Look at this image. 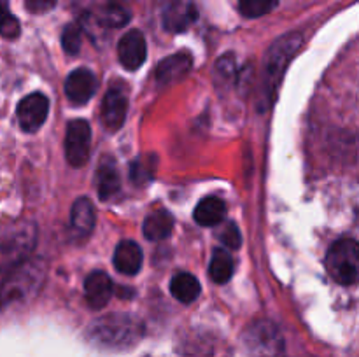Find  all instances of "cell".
I'll return each instance as SVG.
<instances>
[{"label": "cell", "instance_id": "6da1fadb", "mask_svg": "<svg viewBox=\"0 0 359 357\" xmlns=\"http://www.w3.org/2000/svg\"><path fill=\"white\" fill-rule=\"evenodd\" d=\"M304 46V35L298 31H290L280 35L276 42L269 48L265 55V69H263V98L266 105H272L277 98V90L280 86L284 74L291 59L297 56L300 48Z\"/></svg>", "mask_w": 359, "mask_h": 357}, {"label": "cell", "instance_id": "7a4b0ae2", "mask_svg": "<svg viewBox=\"0 0 359 357\" xmlns=\"http://www.w3.org/2000/svg\"><path fill=\"white\" fill-rule=\"evenodd\" d=\"M46 279V265L42 261H27L14 268L9 275L4 279L2 289H0V308L9 304L25 301L35 296L42 287Z\"/></svg>", "mask_w": 359, "mask_h": 357}, {"label": "cell", "instance_id": "3957f363", "mask_svg": "<svg viewBox=\"0 0 359 357\" xmlns=\"http://www.w3.org/2000/svg\"><path fill=\"white\" fill-rule=\"evenodd\" d=\"M326 270L340 286L359 284V241L353 238L335 241L326 255Z\"/></svg>", "mask_w": 359, "mask_h": 357}, {"label": "cell", "instance_id": "277c9868", "mask_svg": "<svg viewBox=\"0 0 359 357\" xmlns=\"http://www.w3.org/2000/svg\"><path fill=\"white\" fill-rule=\"evenodd\" d=\"M142 332L140 322L133 321L128 315L114 314L98 318L90 328V336L95 342L109 346H125L137 342Z\"/></svg>", "mask_w": 359, "mask_h": 357}, {"label": "cell", "instance_id": "5b68a950", "mask_svg": "<svg viewBox=\"0 0 359 357\" xmlns=\"http://www.w3.org/2000/svg\"><path fill=\"white\" fill-rule=\"evenodd\" d=\"M35 245L34 224H20L0 238V275L7 276L14 268L23 265Z\"/></svg>", "mask_w": 359, "mask_h": 357}, {"label": "cell", "instance_id": "8992f818", "mask_svg": "<svg viewBox=\"0 0 359 357\" xmlns=\"http://www.w3.org/2000/svg\"><path fill=\"white\" fill-rule=\"evenodd\" d=\"M245 349L251 357H280L284 342L280 331L269 321H258L249 326L244 335Z\"/></svg>", "mask_w": 359, "mask_h": 357}, {"label": "cell", "instance_id": "52a82bcc", "mask_svg": "<svg viewBox=\"0 0 359 357\" xmlns=\"http://www.w3.org/2000/svg\"><path fill=\"white\" fill-rule=\"evenodd\" d=\"M91 128L84 119H74L67 125L65 156L70 167L79 168L90 158Z\"/></svg>", "mask_w": 359, "mask_h": 357}, {"label": "cell", "instance_id": "ba28073f", "mask_svg": "<svg viewBox=\"0 0 359 357\" xmlns=\"http://www.w3.org/2000/svg\"><path fill=\"white\" fill-rule=\"evenodd\" d=\"M49 112V100L42 93H32L25 97L18 104V121H20L21 130L28 133H35L42 125Z\"/></svg>", "mask_w": 359, "mask_h": 357}, {"label": "cell", "instance_id": "9c48e42d", "mask_svg": "<svg viewBox=\"0 0 359 357\" xmlns=\"http://www.w3.org/2000/svg\"><path fill=\"white\" fill-rule=\"evenodd\" d=\"M128 112V98L121 88L114 86L105 93L102 100V125L109 132H118L123 126Z\"/></svg>", "mask_w": 359, "mask_h": 357}, {"label": "cell", "instance_id": "30bf717a", "mask_svg": "<svg viewBox=\"0 0 359 357\" xmlns=\"http://www.w3.org/2000/svg\"><path fill=\"white\" fill-rule=\"evenodd\" d=\"M147 56L146 38L142 31L130 30L121 37L118 44V58L119 63L126 70H137L144 65Z\"/></svg>", "mask_w": 359, "mask_h": 357}, {"label": "cell", "instance_id": "8fae6325", "mask_svg": "<svg viewBox=\"0 0 359 357\" xmlns=\"http://www.w3.org/2000/svg\"><path fill=\"white\" fill-rule=\"evenodd\" d=\"M97 77L88 69H76L65 80V94L72 104L84 105L97 91Z\"/></svg>", "mask_w": 359, "mask_h": 357}, {"label": "cell", "instance_id": "7c38bea8", "mask_svg": "<svg viewBox=\"0 0 359 357\" xmlns=\"http://www.w3.org/2000/svg\"><path fill=\"white\" fill-rule=\"evenodd\" d=\"M198 18V10L191 2H175L168 4L163 10V28L172 34H181L188 30Z\"/></svg>", "mask_w": 359, "mask_h": 357}, {"label": "cell", "instance_id": "4fadbf2b", "mask_svg": "<svg viewBox=\"0 0 359 357\" xmlns=\"http://www.w3.org/2000/svg\"><path fill=\"white\" fill-rule=\"evenodd\" d=\"M112 289H114L112 280L105 272H91L84 280V298L93 310L104 308L109 303L114 293Z\"/></svg>", "mask_w": 359, "mask_h": 357}, {"label": "cell", "instance_id": "5bb4252c", "mask_svg": "<svg viewBox=\"0 0 359 357\" xmlns=\"http://www.w3.org/2000/svg\"><path fill=\"white\" fill-rule=\"evenodd\" d=\"M193 58L189 52H175L161 59L156 66V80L160 84H170L181 80L191 70Z\"/></svg>", "mask_w": 359, "mask_h": 357}, {"label": "cell", "instance_id": "9a60e30c", "mask_svg": "<svg viewBox=\"0 0 359 357\" xmlns=\"http://www.w3.org/2000/svg\"><path fill=\"white\" fill-rule=\"evenodd\" d=\"M144 254L133 240L119 241L114 251V266L123 275H137L142 268Z\"/></svg>", "mask_w": 359, "mask_h": 357}, {"label": "cell", "instance_id": "2e32d148", "mask_svg": "<svg viewBox=\"0 0 359 357\" xmlns=\"http://www.w3.org/2000/svg\"><path fill=\"white\" fill-rule=\"evenodd\" d=\"M95 177H97L98 196H100V200H104V202L119 191L121 181H119V174L118 168H116L114 160H111V158H104V160L100 161Z\"/></svg>", "mask_w": 359, "mask_h": 357}, {"label": "cell", "instance_id": "e0dca14e", "mask_svg": "<svg viewBox=\"0 0 359 357\" xmlns=\"http://www.w3.org/2000/svg\"><path fill=\"white\" fill-rule=\"evenodd\" d=\"M174 230V217L167 210H156L149 214L142 224L144 237L151 241H160L170 237Z\"/></svg>", "mask_w": 359, "mask_h": 357}, {"label": "cell", "instance_id": "ac0fdd59", "mask_svg": "<svg viewBox=\"0 0 359 357\" xmlns=\"http://www.w3.org/2000/svg\"><path fill=\"white\" fill-rule=\"evenodd\" d=\"M193 217L200 226H216L226 217V205L217 196H207L196 205Z\"/></svg>", "mask_w": 359, "mask_h": 357}, {"label": "cell", "instance_id": "d6986e66", "mask_svg": "<svg viewBox=\"0 0 359 357\" xmlns=\"http://www.w3.org/2000/svg\"><path fill=\"white\" fill-rule=\"evenodd\" d=\"M95 206L88 198H79L74 202L72 212H70V223L72 227L81 234H90L95 227Z\"/></svg>", "mask_w": 359, "mask_h": 357}, {"label": "cell", "instance_id": "ffe728a7", "mask_svg": "<svg viewBox=\"0 0 359 357\" xmlns=\"http://www.w3.org/2000/svg\"><path fill=\"white\" fill-rule=\"evenodd\" d=\"M170 293L181 303H193L200 296V282L191 273H177L170 280Z\"/></svg>", "mask_w": 359, "mask_h": 357}, {"label": "cell", "instance_id": "44dd1931", "mask_svg": "<svg viewBox=\"0 0 359 357\" xmlns=\"http://www.w3.org/2000/svg\"><path fill=\"white\" fill-rule=\"evenodd\" d=\"M210 279L216 284H226L233 275V258L226 248H214L209 265Z\"/></svg>", "mask_w": 359, "mask_h": 357}, {"label": "cell", "instance_id": "7402d4cb", "mask_svg": "<svg viewBox=\"0 0 359 357\" xmlns=\"http://www.w3.org/2000/svg\"><path fill=\"white\" fill-rule=\"evenodd\" d=\"M98 21H100L104 27H112V28L125 27V24L130 21V10L126 9L125 6H121V4L112 2L102 10Z\"/></svg>", "mask_w": 359, "mask_h": 357}, {"label": "cell", "instance_id": "603a6c76", "mask_svg": "<svg viewBox=\"0 0 359 357\" xmlns=\"http://www.w3.org/2000/svg\"><path fill=\"white\" fill-rule=\"evenodd\" d=\"M279 0H238V9L245 18H259L272 13Z\"/></svg>", "mask_w": 359, "mask_h": 357}, {"label": "cell", "instance_id": "cb8c5ba5", "mask_svg": "<svg viewBox=\"0 0 359 357\" xmlns=\"http://www.w3.org/2000/svg\"><path fill=\"white\" fill-rule=\"evenodd\" d=\"M20 21L9 10L7 0H0V35L6 38H16L20 35Z\"/></svg>", "mask_w": 359, "mask_h": 357}, {"label": "cell", "instance_id": "d4e9b609", "mask_svg": "<svg viewBox=\"0 0 359 357\" xmlns=\"http://www.w3.org/2000/svg\"><path fill=\"white\" fill-rule=\"evenodd\" d=\"M81 42H83V35H81L79 27L77 24H67L62 34V46L65 52L77 55L81 49Z\"/></svg>", "mask_w": 359, "mask_h": 357}, {"label": "cell", "instance_id": "484cf974", "mask_svg": "<svg viewBox=\"0 0 359 357\" xmlns=\"http://www.w3.org/2000/svg\"><path fill=\"white\" fill-rule=\"evenodd\" d=\"M146 158H139V160H135L132 163V181L135 182V184H142V182H147L151 181V177H153V167H151V158L146 161Z\"/></svg>", "mask_w": 359, "mask_h": 357}, {"label": "cell", "instance_id": "4316f807", "mask_svg": "<svg viewBox=\"0 0 359 357\" xmlns=\"http://www.w3.org/2000/svg\"><path fill=\"white\" fill-rule=\"evenodd\" d=\"M221 240H223L224 247L228 248H238L242 245V234L241 230L237 227L235 223H228L224 226L223 233H221Z\"/></svg>", "mask_w": 359, "mask_h": 357}, {"label": "cell", "instance_id": "83f0119b", "mask_svg": "<svg viewBox=\"0 0 359 357\" xmlns=\"http://www.w3.org/2000/svg\"><path fill=\"white\" fill-rule=\"evenodd\" d=\"M235 58L231 55H226L223 56V58H219V62L216 63V72L219 74V79L223 80H230L235 77Z\"/></svg>", "mask_w": 359, "mask_h": 357}, {"label": "cell", "instance_id": "f1b7e54d", "mask_svg": "<svg viewBox=\"0 0 359 357\" xmlns=\"http://www.w3.org/2000/svg\"><path fill=\"white\" fill-rule=\"evenodd\" d=\"M58 0H25V7L32 14H44L55 9Z\"/></svg>", "mask_w": 359, "mask_h": 357}]
</instances>
